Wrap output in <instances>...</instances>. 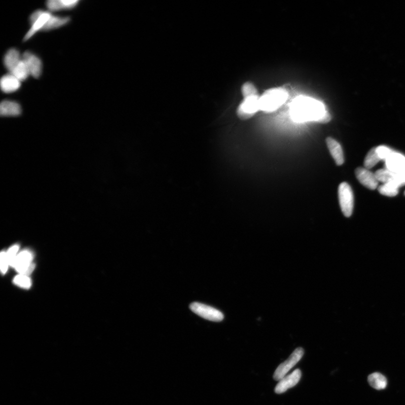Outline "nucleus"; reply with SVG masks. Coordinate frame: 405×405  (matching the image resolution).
<instances>
[{
    "instance_id": "nucleus-12",
    "label": "nucleus",
    "mask_w": 405,
    "mask_h": 405,
    "mask_svg": "<svg viewBox=\"0 0 405 405\" xmlns=\"http://www.w3.org/2000/svg\"><path fill=\"white\" fill-rule=\"evenodd\" d=\"M385 161L386 169L395 173L405 174V157L404 156L393 152Z\"/></svg>"
},
{
    "instance_id": "nucleus-2",
    "label": "nucleus",
    "mask_w": 405,
    "mask_h": 405,
    "mask_svg": "<svg viewBox=\"0 0 405 405\" xmlns=\"http://www.w3.org/2000/svg\"><path fill=\"white\" fill-rule=\"evenodd\" d=\"M288 94L284 88H273L266 90L260 96V110L272 112L280 108L287 100Z\"/></svg>"
},
{
    "instance_id": "nucleus-11",
    "label": "nucleus",
    "mask_w": 405,
    "mask_h": 405,
    "mask_svg": "<svg viewBox=\"0 0 405 405\" xmlns=\"http://www.w3.org/2000/svg\"><path fill=\"white\" fill-rule=\"evenodd\" d=\"M356 176L362 186L370 190H375L378 188V182L376 176L366 168H358L355 170Z\"/></svg>"
},
{
    "instance_id": "nucleus-16",
    "label": "nucleus",
    "mask_w": 405,
    "mask_h": 405,
    "mask_svg": "<svg viewBox=\"0 0 405 405\" xmlns=\"http://www.w3.org/2000/svg\"><path fill=\"white\" fill-rule=\"evenodd\" d=\"M21 112L20 106L16 102L4 100L0 106V114L2 116H18Z\"/></svg>"
},
{
    "instance_id": "nucleus-28",
    "label": "nucleus",
    "mask_w": 405,
    "mask_h": 405,
    "mask_svg": "<svg viewBox=\"0 0 405 405\" xmlns=\"http://www.w3.org/2000/svg\"><path fill=\"white\" fill-rule=\"evenodd\" d=\"M0 260H1V270L2 274H6L8 269L9 264L8 260L7 258L6 252H2L0 254Z\"/></svg>"
},
{
    "instance_id": "nucleus-3",
    "label": "nucleus",
    "mask_w": 405,
    "mask_h": 405,
    "mask_svg": "<svg viewBox=\"0 0 405 405\" xmlns=\"http://www.w3.org/2000/svg\"><path fill=\"white\" fill-rule=\"evenodd\" d=\"M259 94L244 97V100L238 106L236 114L240 119L246 120L253 116L260 110Z\"/></svg>"
},
{
    "instance_id": "nucleus-4",
    "label": "nucleus",
    "mask_w": 405,
    "mask_h": 405,
    "mask_svg": "<svg viewBox=\"0 0 405 405\" xmlns=\"http://www.w3.org/2000/svg\"><path fill=\"white\" fill-rule=\"evenodd\" d=\"M338 196L341 210L346 218L352 214L354 199V193L350 184L342 182L338 188Z\"/></svg>"
},
{
    "instance_id": "nucleus-19",
    "label": "nucleus",
    "mask_w": 405,
    "mask_h": 405,
    "mask_svg": "<svg viewBox=\"0 0 405 405\" xmlns=\"http://www.w3.org/2000/svg\"><path fill=\"white\" fill-rule=\"evenodd\" d=\"M368 384L376 390H382L388 384L386 378L380 372H374L368 377Z\"/></svg>"
},
{
    "instance_id": "nucleus-15",
    "label": "nucleus",
    "mask_w": 405,
    "mask_h": 405,
    "mask_svg": "<svg viewBox=\"0 0 405 405\" xmlns=\"http://www.w3.org/2000/svg\"><path fill=\"white\" fill-rule=\"evenodd\" d=\"M21 81L12 74H8L2 76L1 79V88L4 93H12L19 89L21 86Z\"/></svg>"
},
{
    "instance_id": "nucleus-13",
    "label": "nucleus",
    "mask_w": 405,
    "mask_h": 405,
    "mask_svg": "<svg viewBox=\"0 0 405 405\" xmlns=\"http://www.w3.org/2000/svg\"><path fill=\"white\" fill-rule=\"evenodd\" d=\"M22 60L26 63L30 75L32 76L34 78H38L42 74V62L40 58L34 54L26 52L22 55Z\"/></svg>"
},
{
    "instance_id": "nucleus-21",
    "label": "nucleus",
    "mask_w": 405,
    "mask_h": 405,
    "mask_svg": "<svg viewBox=\"0 0 405 405\" xmlns=\"http://www.w3.org/2000/svg\"><path fill=\"white\" fill-rule=\"evenodd\" d=\"M70 21L69 17H60L52 16L42 30L47 31L60 28Z\"/></svg>"
},
{
    "instance_id": "nucleus-26",
    "label": "nucleus",
    "mask_w": 405,
    "mask_h": 405,
    "mask_svg": "<svg viewBox=\"0 0 405 405\" xmlns=\"http://www.w3.org/2000/svg\"><path fill=\"white\" fill-rule=\"evenodd\" d=\"M20 246L18 245H14L10 248L8 252H6L7 258L8 260L9 264L10 266L13 267L14 264L16 259L18 255V252L19 250Z\"/></svg>"
},
{
    "instance_id": "nucleus-6",
    "label": "nucleus",
    "mask_w": 405,
    "mask_h": 405,
    "mask_svg": "<svg viewBox=\"0 0 405 405\" xmlns=\"http://www.w3.org/2000/svg\"><path fill=\"white\" fill-rule=\"evenodd\" d=\"M52 16L48 12L40 10L34 12L30 16L31 27L25 36L24 42L32 37L38 32L42 30Z\"/></svg>"
},
{
    "instance_id": "nucleus-23",
    "label": "nucleus",
    "mask_w": 405,
    "mask_h": 405,
    "mask_svg": "<svg viewBox=\"0 0 405 405\" xmlns=\"http://www.w3.org/2000/svg\"><path fill=\"white\" fill-rule=\"evenodd\" d=\"M399 188L392 184H384L378 188V191L387 196H395L398 194Z\"/></svg>"
},
{
    "instance_id": "nucleus-20",
    "label": "nucleus",
    "mask_w": 405,
    "mask_h": 405,
    "mask_svg": "<svg viewBox=\"0 0 405 405\" xmlns=\"http://www.w3.org/2000/svg\"><path fill=\"white\" fill-rule=\"evenodd\" d=\"M10 74L14 76L20 81L26 80L30 75L28 67L24 60H20L19 64Z\"/></svg>"
},
{
    "instance_id": "nucleus-8",
    "label": "nucleus",
    "mask_w": 405,
    "mask_h": 405,
    "mask_svg": "<svg viewBox=\"0 0 405 405\" xmlns=\"http://www.w3.org/2000/svg\"><path fill=\"white\" fill-rule=\"evenodd\" d=\"M33 254L29 250H24L18 254L13 267L20 274L28 276L32 272L35 266L32 262Z\"/></svg>"
},
{
    "instance_id": "nucleus-5",
    "label": "nucleus",
    "mask_w": 405,
    "mask_h": 405,
    "mask_svg": "<svg viewBox=\"0 0 405 405\" xmlns=\"http://www.w3.org/2000/svg\"><path fill=\"white\" fill-rule=\"evenodd\" d=\"M304 354V350L302 348L296 349L286 362L279 364L274 372V380L279 381L285 377L288 372L302 358Z\"/></svg>"
},
{
    "instance_id": "nucleus-25",
    "label": "nucleus",
    "mask_w": 405,
    "mask_h": 405,
    "mask_svg": "<svg viewBox=\"0 0 405 405\" xmlns=\"http://www.w3.org/2000/svg\"><path fill=\"white\" fill-rule=\"evenodd\" d=\"M242 92L243 98L258 94L255 86L250 82H247L243 84L242 88Z\"/></svg>"
},
{
    "instance_id": "nucleus-22",
    "label": "nucleus",
    "mask_w": 405,
    "mask_h": 405,
    "mask_svg": "<svg viewBox=\"0 0 405 405\" xmlns=\"http://www.w3.org/2000/svg\"><path fill=\"white\" fill-rule=\"evenodd\" d=\"M382 159L378 154L377 147L373 148L368 152L364 160V166L369 170L374 166Z\"/></svg>"
},
{
    "instance_id": "nucleus-7",
    "label": "nucleus",
    "mask_w": 405,
    "mask_h": 405,
    "mask_svg": "<svg viewBox=\"0 0 405 405\" xmlns=\"http://www.w3.org/2000/svg\"><path fill=\"white\" fill-rule=\"evenodd\" d=\"M190 308L198 316L210 321L220 322L224 318V314L220 310L204 304L192 303L190 306Z\"/></svg>"
},
{
    "instance_id": "nucleus-10",
    "label": "nucleus",
    "mask_w": 405,
    "mask_h": 405,
    "mask_svg": "<svg viewBox=\"0 0 405 405\" xmlns=\"http://www.w3.org/2000/svg\"><path fill=\"white\" fill-rule=\"evenodd\" d=\"M302 376V372L300 369H296L290 375L286 376L282 379L279 380L278 384L274 389L277 394H282L294 386L298 384Z\"/></svg>"
},
{
    "instance_id": "nucleus-9",
    "label": "nucleus",
    "mask_w": 405,
    "mask_h": 405,
    "mask_svg": "<svg viewBox=\"0 0 405 405\" xmlns=\"http://www.w3.org/2000/svg\"><path fill=\"white\" fill-rule=\"evenodd\" d=\"M375 174L378 182L394 184L398 188L405 186V174L395 173L386 168L378 170Z\"/></svg>"
},
{
    "instance_id": "nucleus-18",
    "label": "nucleus",
    "mask_w": 405,
    "mask_h": 405,
    "mask_svg": "<svg viewBox=\"0 0 405 405\" xmlns=\"http://www.w3.org/2000/svg\"><path fill=\"white\" fill-rule=\"evenodd\" d=\"M21 60L20 52L16 48H11L4 57V64L6 69L12 73Z\"/></svg>"
},
{
    "instance_id": "nucleus-1",
    "label": "nucleus",
    "mask_w": 405,
    "mask_h": 405,
    "mask_svg": "<svg viewBox=\"0 0 405 405\" xmlns=\"http://www.w3.org/2000/svg\"><path fill=\"white\" fill-rule=\"evenodd\" d=\"M291 118L296 122H314L320 124L330 122L332 116L325 105L315 99L305 96L296 98L290 106Z\"/></svg>"
},
{
    "instance_id": "nucleus-27",
    "label": "nucleus",
    "mask_w": 405,
    "mask_h": 405,
    "mask_svg": "<svg viewBox=\"0 0 405 405\" xmlns=\"http://www.w3.org/2000/svg\"><path fill=\"white\" fill-rule=\"evenodd\" d=\"M377 151L382 160H384L388 159L394 152L388 148L384 146L377 147Z\"/></svg>"
},
{
    "instance_id": "nucleus-29",
    "label": "nucleus",
    "mask_w": 405,
    "mask_h": 405,
    "mask_svg": "<svg viewBox=\"0 0 405 405\" xmlns=\"http://www.w3.org/2000/svg\"><path fill=\"white\" fill-rule=\"evenodd\" d=\"M404 196H405V192H404Z\"/></svg>"
},
{
    "instance_id": "nucleus-17",
    "label": "nucleus",
    "mask_w": 405,
    "mask_h": 405,
    "mask_svg": "<svg viewBox=\"0 0 405 405\" xmlns=\"http://www.w3.org/2000/svg\"><path fill=\"white\" fill-rule=\"evenodd\" d=\"M78 2V0H49L46 6L50 10L54 12L74 8Z\"/></svg>"
},
{
    "instance_id": "nucleus-24",
    "label": "nucleus",
    "mask_w": 405,
    "mask_h": 405,
    "mask_svg": "<svg viewBox=\"0 0 405 405\" xmlns=\"http://www.w3.org/2000/svg\"><path fill=\"white\" fill-rule=\"evenodd\" d=\"M14 282L15 284L22 288L28 289L31 286V281L30 278L24 274H18L14 278Z\"/></svg>"
},
{
    "instance_id": "nucleus-14",
    "label": "nucleus",
    "mask_w": 405,
    "mask_h": 405,
    "mask_svg": "<svg viewBox=\"0 0 405 405\" xmlns=\"http://www.w3.org/2000/svg\"><path fill=\"white\" fill-rule=\"evenodd\" d=\"M326 142L328 150L334 160L337 166H341L344 164V159L343 150L340 144L335 139L328 137L326 139Z\"/></svg>"
}]
</instances>
